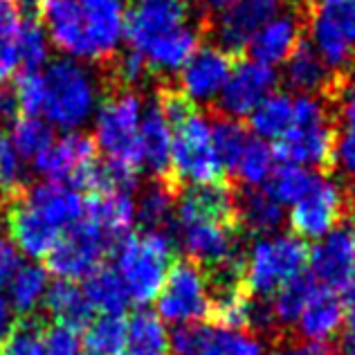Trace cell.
<instances>
[{
  "instance_id": "cell-8",
  "label": "cell",
  "mask_w": 355,
  "mask_h": 355,
  "mask_svg": "<svg viewBox=\"0 0 355 355\" xmlns=\"http://www.w3.org/2000/svg\"><path fill=\"white\" fill-rule=\"evenodd\" d=\"M306 241L295 234H270L254 241L245 257V288L252 297H270L293 279L302 277L308 266Z\"/></svg>"
},
{
  "instance_id": "cell-31",
  "label": "cell",
  "mask_w": 355,
  "mask_h": 355,
  "mask_svg": "<svg viewBox=\"0 0 355 355\" xmlns=\"http://www.w3.org/2000/svg\"><path fill=\"white\" fill-rule=\"evenodd\" d=\"M83 295L92 308H97L104 315H121L128 306V293L121 284L115 268L99 266L95 272H90L83 284Z\"/></svg>"
},
{
  "instance_id": "cell-42",
  "label": "cell",
  "mask_w": 355,
  "mask_h": 355,
  "mask_svg": "<svg viewBox=\"0 0 355 355\" xmlns=\"http://www.w3.org/2000/svg\"><path fill=\"white\" fill-rule=\"evenodd\" d=\"M18 54H21V70H41L50 59V41L43 27L34 21H23L18 32Z\"/></svg>"
},
{
  "instance_id": "cell-21",
  "label": "cell",
  "mask_w": 355,
  "mask_h": 355,
  "mask_svg": "<svg viewBox=\"0 0 355 355\" xmlns=\"http://www.w3.org/2000/svg\"><path fill=\"white\" fill-rule=\"evenodd\" d=\"M209 220L223 225H236V196L227 184H202L187 189L175 202L173 223Z\"/></svg>"
},
{
  "instance_id": "cell-43",
  "label": "cell",
  "mask_w": 355,
  "mask_h": 355,
  "mask_svg": "<svg viewBox=\"0 0 355 355\" xmlns=\"http://www.w3.org/2000/svg\"><path fill=\"white\" fill-rule=\"evenodd\" d=\"M27 180V162L12 142L0 135V196H21Z\"/></svg>"
},
{
  "instance_id": "cell-45",
  "label": "cell",
  "mask_w": 355,
  "mask_h": 355,
  "mask_svg": "<svg viewBox=\"0 0 355 355\" xmlns=\"http://www.w3.org/2000/svg\"><path fill=\"white\" fill-rule=\"evenodd\" d=\"M148 74H151V72H148L144 59L139 57V54L130 52V50L126 54H121V57L115 61V77H117V83L124 90L139 86V83H142Z\"/></svg>"
},
{
  "instance_id": "cell-56",
  "label": "cell",
  "mask_w": 355,
  "mask_h": 355,
  "mask_svg": "<svg viewBox=\"0 0 355 355\" xmlns=\"http://www.w3.org/2000/svg\"><path fill=\"white\" fill-rule=\"evenodd\" d=\"M3 223H5V216H3V209H0V230H3Z\"/></svg>"
},
{
  "instance_id": "cell-29",
  "label": "cell",
  "mask_w": 355,
  "mask_h": 355,
  "mask_svg": "<svg viewBox=\"0 0 355 355\" xmlns=\"http://www.w3.org/2000/svg\"><path fill=\"white\" fill-rule=\"evenodd\" d=\"M236 220L239 230L254 236H270L284 223V207L263 189H250L236 200Z\"/></svg>"
},
{
  "instance_id": "cell-48",
  "label": "cell",
  "mask_w": 355,
  "mask_h": 355,
  "mask_svg": "<svg viewBox=\"0 0 355 355\" xmlns=\"http://www.w3.org/2000/svg\"><path fill=\"white\" fill-rule=\"evenodd\" d=\"M23 21L25 18L14 0H0V39L16 34L21 30Z\"/></svg>"
},
{
  "instance_id": "cell-47",
  "label": "cell",
  "mask_w": 355,
  "mask_h": 355,
  "mask_svg": "<svg viewBox=\"0 0 355 355\" xmlns=\"http://www.w3.org/2000/svg\"><path fill=\"white\" fill-rule=\"evenodd\" d=\"M21 32V30H18ZM18 32L0 39V90L7 88L14 74L21 70V54H18Z\"/></svg>"
},
{
  "instance_id": "cell-17",
  "label": "cell",
  "mask_w": 355,
  "mask_h": 355,
  "mask_svg": "<svg viewBox=\"0 0 355 355\" xmlns=\"http://www.w3.org/2000/svg\"><path fill=\"white\" fill-rule=\"evenodd\" d=\"M277 70L254 59L241 61L232 68V74L218 97V106L225 117H250L261 101L277 88Z\"/></svg>"
},
{
  "instance_id": "cell-23",
  "label": "cell",
  "mask_w": 355,
  "mask_h": 355,
  "mask_svg": "<svg viewBox=\"0 0 355 355\" xmlns=\"http://www.w3.org/2000/svg\"><path fill=\"white\" fill-rule=\"evenodd\" d=\"M302 27L304 18L297 12H279L254 34L248 48L252 52V59L266 63L270 68L286 63V59L302 43Z\"/></svg>"
},
{
  "instance_id": "cell-49",
  "label": "cell",
  "mask_w": 355,
  "mask_h": 355,
  "mask_svg": "<svg viewBox=\"0 0 355 355\" xmlns=\"http://www.w3.org/2000/svg\"><path fill=\"white\" fill-rule=\"evenodd\" d=\"M21 266H23L21 252L12 245V241L0 239V284L9 282V279L18 272V268Z\"/></svg>"
},
{
  "instance_id": "cell-51",
  "label": "cell",
  "mask_w": 355,
  "mask_h": 355,
  "mask_svg": "<svg viewBox=\"0 0 355 355\" xmlns=\"http://www.w3.org/2000/svg\"><path fill=\"white\" fill-rule=\"evenodd\" d=\"M344 311H347V320L355 329V284L347 288V299H344Z\"/></svg>"
},
{
  "instance_id": "cell-24",
  "label": "cell",
  "mask_w": 355,
  "mask_h": 355,
  "mask_svg": "<svg viewBox=\"0 0 355 355\" xmlns=\"http://www.w3.org/2000/svg\"><path fill=\"white\" fill-rule=\"evenodd\" d=\"M83 216L95 223L101 230V234L113 243V248H117L128 236V230L133 227V223L137 218L135 200L130 193H121V191L92 193L86 200Z\"/></svg>"
},
{
  "instance_id": "cell-9",
  "label": "cell",
  "mask_w": 355,
  "mask_h": 355,
  "mask_svg": "<svg viewBox=\"0 0 355 355\" xmlns=\"http://www.w3.org/2000/svg\"><path fill=\"white\" fill-rule=\"evenodd\" d=\"M209 288L205 270L193 261H175L157 293V315L173 324H198L207 320Z\"/></svg>"
},
{
  "instance_id": "cell-15",
  "label": "cell",
  "mask_w": 355,
  "mask_h": 355,
  "mask_svg": "<svg viewBox=\"0 0 355 355\" xmlns=\"http://www.w3.org/2000/svg\"><path fill=\"white\" fill-rule=\"evenodd\" d=\"M189 23L187 0H133L126 9L124 41L142 57L151 45Z\"/></svg>"
},
{
  "instance_id": "cell-37",
  "label": "cell",
  "mask_w": 355,
  "mask_h": 355,
  "mask_svg": "<svg viewBox=\"0 0 355 355\" xmlns=\"http://www.w3.org/2000/svg\"><path fill=\"white\" fill-rule=\"evenodd\" d=\"M277 166V155L275 148L268 142L259 137H250L248 146L243 148V153L239 157V162L234 166V173L239 180L250 187V189H261L266 187Z\"/></svg>"
},
{
  "instance_id": "cell-50",
  "label": "cell",
  "mask_w": 355,
  "mask_h": 355,
  "mask_svg": "<svg viewBox=\"0 0 355 355\" xmlns=\"http://www.w3.org/2000/svg\"><path fill=\"white\" fill-rule=\"evenodd\" d=\"M270 355H335V349L331 344H315V342H291L279 347L277 351H272Z\"/></svg>"
},
{
  "instance_id": "cell-1",
  "label": "cell",
  "mask_w": 355,
  "mask_h": 355,
  "mask_svg": "<svg viewBox=\"0 0 355 355\" xmlns=\"http://www.w3.org/2000/svg\"><path fill=\"white\" fill-rule=\"evenodd\" d=\"M128 0H39L41 27L65 59L104 63L124 43Z\"/></svg>"
},
{
  "instance_id": "cell-10",
  "label": "cell",
  "mask_w": 355,
  "mask_h": 355,
  "mask_svg": "<svg viewBox=\"0 0 355 355\" xmlns=\"http://www.w3.org/2000/svg\"><path fill=\"white\" fill-rule=\"evenodd\" d=\"M110 250H115L113 243L101 234L95 223L81 216V220L74 223L59 239L45 261L54 277H59L61 282H74V279H86L90 272H95Z\"/></svg>"
},
{
  "instance_id": "cell-3",
  "label": "cell",
  "mask_w": 355,
  "mask_h": 355,
  "mask_svg": "<svg viewBox=\"0 0 355 355\" xmlns=\"http://www.w3.org/2000/svg\"><path fill=\"white\" fill-rule=\"evenodd\" d=\"M99 104V79L86 63L61 57L41 68L39 117L52 130L79 133V128L92 121Z\"/></svg>"
},
{
  "instance_id": "cell-18",
  "label": "cell",
  "mask_w": 355,
  "mask_h": 355,
  "mask_svg": "<svg viewBox=\"0 0 355 355\" xmlns=\"http://www.w3.org/2000/svg\"><path fill=\"white\" fill-rule=\"evenodd\" d=\"M232 54L218 45H202L184 63L180 74V92L191 104H209L218 99L232 74Z\"/></svg>"
},
{
  "instance_id": "cell-27",
  "label": "cell",
  "mask_w": 355,
  "mask_h": 355,
  "mask_svg": "<svg viewBox=\"0 0 355 355\" xmlns=\"http://www.w3.org/2000/svg\"><path fill=\"white\" fill-rule=\"evenodd\" d=\"M331 97L338 101L340 128L335 133L333 164L355 182V79H340Z\"/></svg>"
},
{
  "instance_id": "cell-39",
  "label": "cell",
  "mask_w": 355,
  "mask_h": 355,
  "mask_svg": "<svg viewBox=\"0 0 355 355\" xmlns=\"http://www.w3.org/2000/svg\"><path fill=\"white\" fill-rule=\"evenodd\" d=\"M128 322L121 315H104L90 322L81 347L86 355H119L126 347Z\"/></svg>"
},
{
  "instance_id": "cell-38",
  "label": "cell",
  "mask_w": 355,
  "mask_h": 355,
  "mask_svg": "<svg viewBox=\"0 0 355 355\" xmlns=\"http://www.w3.org/2000/svg\"><path fill=\"white\" fill-rule=\"evenodd\" d=\"M9 306L23 317L30 315L48 293V272L39 266H21L9 279Z\"/></svg>"
},
{
  "instance_id": "cell-16",
  "label": "cell",
  "mask_w": 355,
  "mask_h": 355,
  "mask_svg": "<svg viewBox=\"0 0 355 355\" xmlns=\"http://www.w3.org/2000/svg\"><path fill=\"white\" fill-rule=\"evenodd\" d=\"M282 12L279 0H234L223 12L211 16V30L218 39V48L227 54H239L250 48L254 34L270 18Z\"/></svg>"
},
{
  "instance_id": "cell-46",
  "label": "cell",
  "mask_w": 355,
  "mask_h": 355,
  "mask_svg": "<svg viewBox=\"0 0 355 355\" xmlns=\"http://www.w3.org/2000/svg\"><path fill=\"white\" fill-rule=\"evenodd\" d=\"M45 355H83L81 340L70 329L52 326L45 340Z\"/></svg>"
},
{
  "instance_id": "cell-11",
  "label": "cell",
  "mask_w": 355,
  "mask_h": 355,
  "mask_svg": "<svg viewBox=\"0 0 355 355\" xmlns=\"http://www.w3.org/2000/svg\"><path fill=\"white\" fill-rule=\"evenodd\" d=\"M311 48L320 54L335 77L355 59V0L335 7H320L308 18Z\"/></svg>"
},
{
  "instance_id": "cell-30",
  "label": "cell",
  "mask_w": 355,
  "mask_h": 355,
  "mask_svg": "<svg viewBox=\"0 0 355 355\" xmlns=\"http://www.w3.org/2000/svg\"><path fill=\"white\" fill-rule=\"evenodd\" d=\"M295 124V97L288 92H270L261 104L252 110V133L263 142H279Z\"/></svg>"
},
{
  "instance_id": "cell-33",
  "label": "cell",
  "mask_w": 355,
  "mask_h": 355,
  "mask_svg": "<svg viewBox=\"0 0 355 355\" xmlns=\"http://www.w3.org/2000/svg\"><path fill=\"white\" fill-rule=\"evenodd\" d=\"M175 191L178 189L171 182H155L142 193V198L135 205V214L146 232H166V227L173 225Z\"/></svg>"
},
{
  "instance_id": "cell-25",
  "label": "cell",
  "mask_w": 355,
  "mask_h": 355,
  "mask_svg": "<svg viewBox=\"0 0 355 355\" xmlns=\"http://www.w3.org/2000/svg\"><path fill=\"white\" fill-rule=\"evenodd\" d=\"M284 79L288 83V88L299 92V95H324V92H333L335 83L342 77H335V74L326 68V63L320 59L311 43L302 41L297 45V50L286 59V72Z\"/></svg>"
},
{
  "instance_id": "cell-22",
  "label": "cell",
  "mask_w": 355,
  "mask_h": 355,
  "mask_svg": "<svg viewBox=\"0 0 355 355\" xmlns=\"http://www.w3.org/2000/svg\"><path fill=\"white\" fill-rule=\"evenodd\" d=\"M344 322H347V311H344V302L338 297V293L326 291V288L315 284L297 320V333L308 342L329 344L340 335Z\"/></svg>"
},
{
  "instance_id": "cell-12",
  "label": "cell",
  "mask_w": 355,
  "mask_h": 355,
  "mask_svg": "<svg viewBox=\"0 0 355 355\" xmlns=\"http://www.w3.org/2000/svg\"><path fill=\"white\" fill-rule=\"evenodd\" d=\"M353 209L349 193L333 178L320 175L313 189L291 209V227L297 239H324L338 230L342 218Z\"/></svg>"
},
{
  "instance_id": "cell-28",
  "label": "cell",
  "mask_w": 355,
  "mask_h": 355,
  "mask_svg": "<svg viewBox=\"0 0 355 355\" xmlns=\"http://www.w3.org/2000/svg\"><path fill=\"white\" fill-rule=\"evenodd\" d=\"M43 302L48 313L57 320V326H63V329H70L74 333L86 331L92 322L95 308L90 306L81 288L72 282H59L48 288Z\"/></svg>"
},
{
  "instance_id": "cell-20",
  "label": "cell",
  "mask_w": 355,
  "mask_h": 355,
  "mask_svg": "<svg viewBox=\"0 0 355 355\" xmlns=\"http://www.w3.org/2000/svg\"><path fill=\"white\" fill-rule=\"evenodd\" d=\"M171 142L173 128L155 101L144 108L139 124V166L157 178V182H171Z\"/></svg>"
},
{
  "instance_id": "cell-52",
  "label": "cell",
  "mask_w": 355,
  "mask_h": 355,
  "mask_svg": "<svg viewBox=\"0 0 355 355\" xmlns=\"http://www.w3.org/2000/svg\"><path fill=\"white\" fill-rule=\"evenodd\" d=\"M9 326H12L9 324V304L0 297V342H3V338L7 335Z\"/></svg>"
},
{
  "instance_id": "cell-54",
  "label": "cell",
  "mask_w": 355,
  "mask_h": 355,
  "mask_svg": "<svg viewBox=\"0 0 355 355\" xmlns=\"http://www.w3.org/2000/svg\"><path fill=\"white\" fill-rule=\"evenodd\" d=\"M347 351H349V355H355V329H353L351 338H349V342H347Z\"/></svg>"
},
{
  "instance_id": "cell-34",
  "label": "cell",
  "mask_w": 355,
  "mask_h": 355,
  "mask_svg": "<svg viewBox=\"0 0 355 355\" xmlns=\"http://www.w3.org/2000/svg\"><path fill=\"white\" fill-rule=\"evenodd\" d=\"M317 173H313L306 166H297V164H286L282 162L279 166H275L272 175L266 182V187H261L270 198L277 200L279 205H293L299 202L304 196L313 189V184L317 182Z\"/></svg>"
},
{
  "instance_id": "cell-35",
  "label": "cell",
  "mask_w": 355,
  "mask_h": 355,
  "mask_svg": "<svg viewBox=\"0 0 355 355\" xmlns=\"http://www.w3.org/2000/svg\"><path fill=\"white\" fill-rule=\"evenodd\" d=\"M313 288H315L313 279L302 275V277L293 279V282H288L286 286H282L272 295V302L268 304V308L275 320L279 335H284V329H288V326L297 324L299 315H302L304 306L308 302V297L313 293Z\"/></svg>"
},
{
  "instance_id": "cell-4",
  "label": "cell",
  "mask_w": 355,
  "mask_h": 355,
  "mask_svg": "<svg viewBox=\"0 0 355 355\" xmlns=\"http://www.w3.org/2000/svg\"><path fill=\"white\" fill-rule=\"evenodd\" d=\"M144 101L133 90H117L101 99L92 124H95V148L106 157L108 166L135 173L139 166V124L144 115Z\"/></svg>"
},
{
  "instance_id": "cell-7",
  "label": "cell",
  "mask_w": 355,
  "mask_h": 355,
  "mask_svg": "<svg viewBox=\"0 0 355 355\" xmlns=\"http://www.w3.org/2000/svg\"><path fill=\"white\" fill-rule=\"evenodd\" d=\"M335 128L331 126L326 106L315 95L295 97V124L277 142L275 155L286 164L313 166L333 164Z\"/></svg>"
},
{
  "instance_id": "cell-53",
  "label": "cell",
  "mask_w": 355,
  "mask_h": 355,
  "mask_svg": "<svg viewBox=\"0 0 355 355\" xmlns=\"http://www.w3.org/2000/svg\"><path fill=\"white\" fill-rule=\"evenodd\" d=\"M320 7H335V5H344V3H349V0H315Z\"/></svg>"
},
{
  "instance_id": "cell-14",
  "label": "cell",
  "mask_w": 355,
  "mask_h": 355,
  "mask_svg": "<svg viewBox=\"0 0 355 355\" xmlns=\"http://www.w3.org/2000/svg\"><path fill=\"white\" fill-rule=\"evenodd\" d=\"M178 239L189 261L198 263L205 272L230 266H243V257L239 245V227L223 225L209 220H187L175 223Z\"/></svg>"
},
{
  "instance_id": "cell-6",
  "label": "cell",
  "mask_w": 355,
  "mask_h": 355,
  "mask_svg": "<svg viewBox=\"0 0 355 355\" xmlns=\"http://www.w3.org/2000/svg\"><path fill=\"white\" fill-rule=\"evenodd\" d=\"M171 184L180 187L187 182L191 187L223 182L225 169L220 166L211 139V124L202 113L191 108L171 124Z\"/></svg>"
},
{
  "instance_id": "cell-32",
  "label": "cell",
  "mask_w": 355,
  "mask_h": 355,
  "mask_svg": "<svg viewBox=\"0 0 355 355\" xmlns=\"http://www.w3.org/2000/svg\"><path fill=\"white\" fill-rule=\"evenodd\" d=\"M126 355H166L169 338H166L162 320L151 311H137L126 329Z\"/></svg>"
},
{
  "instance_id": "cell-26",
  "label": "cell",
  "mask_w": 355,
  "mask_h": 355,
  "mask_svg": "<svg viewBox=\"0 0 355 355\" xmlns=\"http://www.w3.org/2000/svg\"><path fill=\"white\" fill-rule=\"evenodd\" d=\"M200 48V27L196 25H184L178 32L164 36L162 41H157L155 45H151L142 59L146 63V68L151 74H178L184 63L193 57V52Z\"/></svg>"
},
{
  "instance_id": "cell-36",
  "label": "cell",
  "mask_w": 355,
  "mask_h": 355,
  "mask_svg": "<svg viewBox=\"0 0 355 355\" xmlns=\"http://www.w3.org/2000/svg\"><path fill=\"white\" fill-rule=\"evenodd\" d=\"M50 326L43 317L25 315L9 326L0 342V355H45V340Z\"/></svg>"
},
{
  "instance_id": "cell-13",
  "label": "cell",
  "mask_w": 355,
  "mask_h": 355,
  "mask_svg": "<svg viewBox=\"0 0 355 355\" xmlns=\"http://www.w3.org/2000/svg\"><path fill=\"white\" fill-rule=\"evenodd\" d=\"M45 182L70 184L74 189H88L97 169V148L92 139L81 133L54 135L48 148L32 162Z\"/></svg>"
},
{
  "instance_id": "cell-55",
  "label": "cell",
  "mask_w": 355,
  "mask_h": 355,
  "mask_svg": "<svg viewBox=\"0 0 355 355\" xmlns=\"http://www.w3.org/2000/svg\"><path fill=\"white\" fill-rule=\"evenodd\" d=\"M351 245H353V275H355V232L351 234Z\"/></svg>"
},
{
  "instance_id": "cell-5",
  "label": "cell",
  "mask_w": 355,
  "mask_h": 355,
  "mask_svg": "<svg viewBox=\"0 0 355 355\" xmlns=\"http://www.w3.org/2000/svg\"><path fill=\"white\" fill-rule=\"evenodd\" d=\"M173 243L166 232H142L126 236L115 248V272L124 284L128 299L146 304L157 297L166 279Z\"/></svg>"
},
{
  "instance_id": "cell-2",
  "label": "cell",
  "mask_w": 355,
  "mask_h": 355,
  "mask_svg": "<svg viewBox=\"0 0 355 355\" xmlns=\"http://www.w3.org/2000/svg\"><path fill=\"white\" fill-rule=\"evenodd\" d=\"M86 211V198L70 184L41 182L23 191L7 214L12 245L32 259L48 257Z\"/></svg>"
},
{
  "instance_id": "cell-44",
  "label": "cell",
  "mask_w": 355,
  "mask_h": 355,
  "mask_svg": "<svg viewBox=\"0 0 355 355\" xmlns=\"http://www.w3.org/2000/svg\"><path fill=\"white\" fill-rule=\"evenodd\" d=\"M214 335H216V329L211 326L184 324L171 333L169 347L173 349V355H209Z\"/></svg>"
},
{
  "instance_id": "cell-40",
  "label": "cell",
  "mask_w": 355,
  "mask_h": 355,
  "mask_svg": "<svg viewBox=\"0 0 355 355\" xmlns=\"http://www.w3.org/2000/svg\"><path fill=\"white\" fill-rule=\"evenodd\" d=\"M7 139L25 162H34L54 139V130L41 117L23 115L12 121V130H9Z\"/></svg>"
},
{
  "instance_id": "cell-19",
  "label": "cell",
  "mask_w": 355,
  "mask_h": 355,
  "mask_svg": "<svg viewBox=\"0 0 355 355\" xmlns=\"http://www.w3.org/2000/svg\"><path fill=\"white\" fill-rule=\"evenodd\" d=\"M311 279L326 288V291L340 293L353 284V245L349 230H333L331 234L320 239V243L308 254Z\"/></svg>"
},
{
  "instance_id": "cell-41",
  "label": "cell",
  "mask_w": 355,
  "mask_h": 355,
  "mask_svg": "<svg viewBox=\"0 0 355 355\" xmlns=\"http://www.w3.org/2000/svg\"><path fill=\"white\" fill-rule=\"evenodd\" d=\"M211 139H214V148H216L220 166L225 171H234L243 148L250 142L248 130L241 126L239 119L220 117L211 124Z\"/></svg>"
}]
</instances>
